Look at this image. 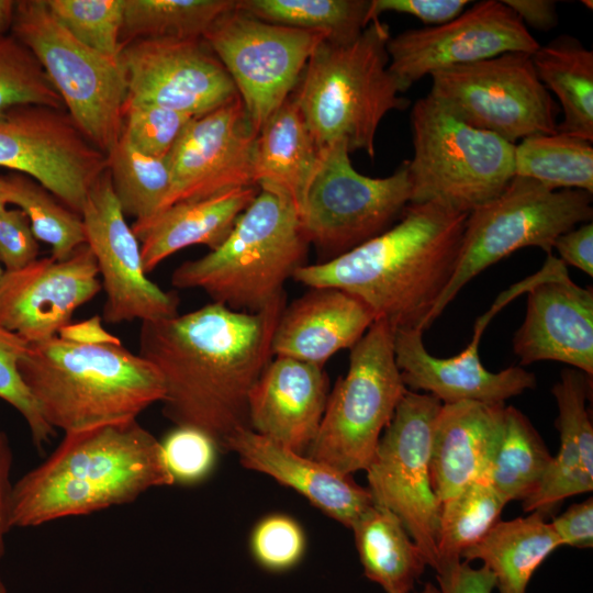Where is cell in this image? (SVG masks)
Wrapping results in <instances>:
<instances>
[{
	"instance_id": "6da1fadb",
	"label": "cell",
	"mask_w": 593,
	"mask_h": 593,
	"mask_svg": "<svg viewBox=\"0 0 593 593\" xmlns=\"http://www.w3.org/2000/svg\"><path fill=\"white\" fill-rule=\"evenodd\" d=\"M286 304V294L258 312L212 302L142 322L138 355L163 378V414L225 451L236 430L249 428L248 396L273 357L272 337Z\"/></svg>"
},
{
	"instance_id": "7a4b0ae2",
	"label": "cell",
	"mask_w": 593,
	"mask_h": 593,
	"mask_svg": "<svg viewBox=\"0 0 593 593\" xmlns=\"http://www.w3.org/2000/svg\"><path fill=\"white\" fill-rule=\"evenodd\" d=\"M467 216L435 203H410L382 234L335 258L305 264L292 278L353 294L393 331L424 332L454 275Z\"/></svg>"
},
{
	"instance_id": "3957f363",
	"label": "cell",
	"mask_w": 593,
	"mask_h": 593,
	"mask_svg": "<svg viewBox=\"0 0 593 593\" xmlns=\"http://www.w3.org/2000/svg\"><path fill=\"white\" fill-rule=\"evenodd\" d=\"M172 484L160 441L137 419L67 433L46 460L13 484L10 525L88 515Z\"/></svg>"
},
{
	"instance_id": "277c9868",
	"label": "cell",
	"mask_w": 593,
	"mask_h": 593,
	"mask_svg": "<svg viewBox=\"0 0 593 593\" xmlns=\"http://www.w3.org/2000/svg\"><path fill=\"white\" fill-rule=\"evenodd\" d=\"M19 370L46 423L65 434L137 419L165 395L158 370L121 343L55 336L29 344Z\"/></svg>"
},
{
	"instance_id": "5b68a950",
	"label": "cell",
	"mask_w": 593,
	"mask_h": 593,
	"mask_svg": "<svg viewBox=\"0 0 593 593\" xmlns=\"http://www.w3.org/2000/svg\"><path fill=\"white\" fill-rule=\"evenodd\" d=\"M390 37L376 19L356 40L324 38L311 55L292 96L321 153L344 143L372 158L382 119L407 107L389 70Z\"/></svg>"
},
{
	"instance_id": "8992f818",
	"label": "cell",
	"mask_w": 593,
	"mask_h": 593,
	"mask_svg": "<svg viewBox=\"0 0 593 593\" xmlns=\"http://www.w3.org/2000/svg\"><path fill=\"white\" fill-rule=\"evenodd\" d=\"M309 245L294 202L279 190L260 188L227 238L178 266L171 284L202 290L235 311L258 312L286 294L284 283L305 265Z\"/></svg>"
},
{
	"instance_id": "52a82bcc",
	"label": "cell",
	"mask_w": 593,
	"mask_h": 593,
	"mask_svg": "<svg viewBox=\"0 0 593 593\" xmlns=\"http://www.w3.org/2000/svg\"><path fill=\"white\" fill-rule=\"evenodd\" d=\"M411 127L413 157L405 165L412 204L468 214L515 177V144L467 124L428 94L414 103Z\"/></svg>"
},
{
	"instance_id": "ba28073f",
	"label": "cell",
	"mask_w": 593,
	"mask_h": 593,
	"mask_svg": "<svg viewBox=\"0 0 593 593\" xmlns=\"http://www.w3.org/2000/svg\"><path fill=\"white\" fill-rule=\"evenodd\" d=\"M592 193L552 190L515 176L501 194L468 213L454 275L430 315V324L490 266L529 246L552 254L561 234L592 222Z\"/></svg>"
},
{
	"instance_id": "9c48e42d",
	"label": "cell",
	"mask_w": 593,
	"mask_h": 593,
	"mask_svg": "<svg viewBox=\"0 0 593 593\" xmlns=\"http://www.w3.org/2000/svg\"><path fill=\"white\" fill-rule=\"evenodd\" d=\"M406 390L393 329L376 321L350 348L348 370L328 394L309 457L345 474L366 470Z\"/></svg>"
},
{
	"instance_id": "30bf717a",
	"label": "cell",
	"mask_w": 593,
	"mask_h": 593,
	"mask_svg": "<svg viewBox=\"0 0 593 593\" xmlns=\"http://www.w3.org/2000/svg\"><path fill=\"white\" fill-rule=\"evenodd\" d=\"M11 34L36 57L78 128L109 155L122 134L127 94L120 58L76 40L53 18L45 0L16 1Z\"/></svg>"
},
{
	"instance_id": "8fae6325",
	"label": "cell",
	"mask_w": 593,
	"mask_h": 593,
	"mask_svg": "<svg viewBox=\"0 0 593 593\" xmlns=\"http://www.w3.org/2000/svg\"><path fill=\"white\" fill-rule=\"evenodd\" d=\"M349 154L344 143L322 152L299 211L305 239L325 251L328 259L385 232L411 200L405 161L392 175L372 178L354 168Z\"/></svg>"
},
{
	"instance_id": "7c38bea8",
	"label": "cell",
	"mask_w": 593,
	"mask_h": 593,
	"mask_svg": "<svg viewBox=\"0 0 593 593\" xmlns=\"http://www.w3.org/2000/svg\"><path fill=\"white\" fill-rule=\"evenodd\" d=\"M441 404L430 394L406 390L366 469L373 503L400 518L433 569L441 503L432 484L430 456Z\"/></svg>"
},
{
	"instance_id": "4fadbf2b",
	"label": "cell",
	"mask_w": 593,
	"mask_h": 593,
	"mask_svg": "<svg viewBox=\"0 0 593 593\" xmlns=\"http://www.w3.org/2000/svg\"><path fill=\"white\" fill-rule=\"evenodd\" d=\"M428 92L467 124L512 144L558 132V105L529 54L505 53L433 72Z\"/></svg>"
},
{
	"instance_id": "5bb4252c",
	"label": "cell",
	"mask_w": 593,
	"mask_h": 593,
	"mask_svg": "<svg viewBox=\"0 0 593 593\" xmlns=\"http://www.w3.org/2000/svg\"><path fill=\"white\" fill-rule=\"evenodd\" d=\"M203 38L232 78L258 134L295 90L311 55L326 37L259 20L236 5Z\"/></svg>"
},
{
	"instance_id": "9a60e30c",
	"label": "cell",
	"mask_w": 593,
	"mask_h": 593,
	"mask_svg": "<svg viewBox=\"0 0 593 593\" xmlns=\"http://www.w3.org/2000/svg\"><path fill=\"white\" fill-rule=\"evenodd\" d=\"M0 168L30 177L81 215L91 188L108 170V155L64 110L22 105L0 120Z\"/></svg>"
},
{
	"instance_id": "2e32d148",
	"label": "cell",
	"mask_w": 593,
	"mask_h": 593,
	"mask_svg": "<svg viewBox=\"0 0 593 593\" xmlns=\"http://www.w3.org/2000/svg\"><path fill=\"white\" fill-rule=\"evenodd\" d=\"M539 43L499 0H483L437 26L407 30L387 44L389 70L405 92L433 72L505 53L533 55Z\"/></svg>"
},
{
	"instance_id": "e0dca14e",
	"label": "cell",
	"mask_w": 593,
	"mask_h": 593,
	"mask_svg": "<svg viewBox=\"0 0 593 593\" xmlns=\"http://www.w3.org/2000/svg\"><path fill=\"white\" fill-rule=\"evenodd\" d=\"M127 94L125 104H152L205 114L238 93L204 38H142L120 53Z\"/></svg>"
},
{
	"instance_id": "ac0fdd59",
	"label": "cell",
	"mask_w": 593,
	"mask_h": 593,
	"mask_svg": "<svg viewBox=\"0 0 593 593\" xmlns=\"http://www.w3.org/2000/svg\"><path fill=\"white\" fill-rule=\"evenodd\" d=\"M81 219L107 295L102 313L107 323L153 322L179 314L177 293L147 278L139 242L125 221L108 170L91 188Z\"/></svg>"
},
{
	"instance_id": "d6986e66",
	"label": "cell",
	"mask_w": 593,
	"mask_h": 593,
	"mask_svg": "<svg viewBox=\"0 0 593 593\" xmlns=\"http://www.w3.org/2000/svg\"><path fill=\"white\" fill-rule=\"evenodd\" d=\"M256 137L238 94L192 118L167 156L171 183L159 211L180 201L256 187L253 181Z\"/></svg>"
},
{
	"instance_id": "ffe728a7",
	"label": "cell",
	"mask_w": 593,
	"mask_h": 593,
	"mask_svg": "<svg viewBox=\"0 0 593 593\" xmlns=\"http://www.w3.org/2000/svg\"><path fill=\"white\" fill-rule=\"evenodd\" d=\"M527 307L513 337L519 366L559 361L593 377V289L581 287L548 254L526 291Z\"/></svg>"
},
{
	"instance_id": "44dd1931",
	"label": "cell",
	"mask_w": 593,
	"mask_h": 593,
	"mask_svg": "<svg viewBox=\"0 0 593 593\" xmlns=\"http://www.w3.org/2000/svg\"><path fill=\"white\" fill-rule=\"evenodd\" d=\"M96 259L87 244L68 258H37L4 271L0 281V327L29 344L51 339L71 322L75 311L102 289Z\"/></svg>"
},
{
	"instance_id": "7402d4cb",
	"label": "cell",
	"mask_w": 593,
	"mask_h": 593,
	"mask_svg": "<svg viewBox=\"0 0 593 593\" xmlns=\"http://www.w3.org/2000/svg\"><path fill=\"white\" fill-rule=\"evenodd\" d=\"M481 333L458 355L439 358L430 355L419 329L393 331V350L402 381L407 390L435 396L443 404L463 401L505 404L537 384L535 373L521 366L491 372L479 357Z\"/></svg>"
},
{
	"instance_id": "603a6c76",
	"label": "cell",
	"mask_w": 593,
	"mask_h": 593,
	"mask_svg": "<svg viewBox=\"0 0 593 593\" xmlns=\"http://www.w3.org/2000/svg\"><path fill=\"white\" fill-rule=\"evenodd\" d=\"M328 389L323 367L273 356L249 393V428L303 455L317 434Z\"/></svg>"
},
{
	"instance_id": "cb8c5ba5",
	"label": "cell",
	"mask_w": 593,
	"mask_h": 593,
	"mask_svg": "<svg viewBox=\"0 0 593 593\" xmlns=\"http://www.w3.org/2000/svg\"><path fill=\"white\" fill-rule=\"evenodd\" d=\"M225 451L236 452L245 468L266 473L295 490L346 527L351 528L373 503L369 490L357 484L351 474L296 454L250 428L236 430Z\"/></svg>"
},
{
	"instance_id": "d4e9b609",
	"label": "cell",
	"mask_w": 593,
	"mask_h": 593,
	"mask_svg": "<svg viewBox=\"0 0 593 593\" xmlns=\"http://www.w3.org/2000/svg\"><path fill=\"white\" fill-rule=\"evenodd\" d=\"M368 306L336 288L318 287L286 304L272 337V355L323 367L350 349L374 322Z\"/></svg>"
},
{
	"instance_id": "484cf974",
	"label": "cell",
	"mask_w": 593,
	"mask_h": 593,
	"mask_svg": "<svg viewBox=\"0 0 593 593\" xmlns=\"http://www.w3.org/2000/svg\"><path fill=\"white\" fill-rule=\"evenodd\" d=\"M505 404H441L436 416L430 478L440 503L481 480L501 438Z\"/></svg>"
},
{
	"instance_id": "4316f807",
	"label": "cell",
	"mask_w": 593,
	"mask_h": 593,
	"mask_svg": "<svg viewBox=\"0 0 593 593\" xmlns=\"http://www.w3.org/2000/svg\"><path fill=\"white\" fill-rule=\"evenodd\" d=\"M592 378L567 367L552 387L560 446L536 490L523 500L525 512L549 513L567 497L593 490V425L588 407Z\"/></svg>"
},
{
	"instance_id": "83f0119b",
	"label": "cell",
	"mask_w": 593,
	"mask_h": 593,
	"mask_svg": "<svg viewBox=\"0 0 593 593\" xmlns=\"http://www.w3.org/2000/svg\"><path fill=\"white\" fill-rule=\"evenodd\" d=\"M257 193L256 187L235 188L208 198L180 201L150 217L134 221L131 227L139 242L146 273L186 247L204 245L210 250L219 247Z\"/></svg>"
},
{
	"instance_id": "f1b7e54d",
	"label": "cell",
	"mask_w": 593,
	"mask_h": 593,
	"mask_svg": "<svg viewBox=\"0 0 593 593\" xmlns=\"http://www.w3.org/2000/svg\"><path fill=\"white\" fill-rule=\"evenodd\" d=\"M321 157L322 153L291 93L257 134L253 157L254 184L283 192L299 212Z\"/></svg>"
},
{
	"instance_id": "f546056e",
	"label": "cell",
	"mask_w": 593,
	"mask_h": 593,
	"mask_svg": "<svg viewBox=\"0 0 593 593\" xmlns=\"http://www.w3.org/2000/svg\"><path fill=\"white\" fill-rule=\"evenodd\" d=\"M546 514L499 521L475 545L461 553L467 562L482 560L495 578L499 593H527L539 566L561 545Z\"/></svg>"
},
{
	"instance_id": "4dcf8cb0",
	"label": "cell",
	"mask_w": 593,
	"mask_h": 593,
	"mask_svg": "<svg viewBox=\"0 0 593 593\" xmlns=\"http://www.w3.org/2000/svg\"><path fill=\"white\" fill-rule=\"evenodd\" d=\"M351 529L365 575L385 593H411L427 562L400 518L372 503Z\"/></svg>"
},
{
	"instance_id": "1f68e13d",
	"label": "cell",
	"mask_w": 593,
	"mask_h": 593,
	"mask_svg": "<svg viewBox=\"0 0 593 593\" xmlns=\"http://www.w3.org/2000/svg\"><path fill=\"white\" fill-rule=\"evenodd\" d=\"M536 75L562 108L558 132L593 142V52L561 35L530 55Z\"/></svg>"
},
{
	"instance_id": "d6a6232c",
	"label": "cell",
	"mask_w": 593,
	"mask_h": 593,
	"mask_svg": "<svg viewBox=\"0 0 593 593\" xmlns=\"http://www.w3.org/2000/svg\"><path fill=\"white\" fill-rule=\"evenodd\" d=\"M551 459L530 421L516 407L505 406L501 438L481 480L506 504L523 501L536 490Z\"/></svg>"
},
{
	"instance_id": "836d02e7",
	"label": "cell",
	"mask_w": 593,
	"mask_h": 593,
	"mask_svg": "<svg viewBox=\"0 0 593 593\" xmlns=\"http://www.w3.org/2000/svg\"><path fill=\"white\" fill-rule=\"evenodd\" d=\"M371 0H237V9L259 20L348 43L372 21Z\"/></svg>"
},
{
	"instance_id": "e575fe53",
	"label": "cell",
	"mask_w": 593,
	"mask_h": 593,
	"mask_svg": "<svg viewBox=\"0 0 593 593\" xmlns=\"http://www.w3.org/2000/svg\"><path fill=\"white\" fill-rule=\"evenodd\" d=\"M514 174L552 189L593 193L592 142L557 132L515 144Z\"/></svg>"
},
{
	"instance_id": "d590c367",
	"label": "cell",
	"mask_w": 593,
	"mask_h": 593,
	"mask_svg": "<svg viewBox=\"0 0 593 593\" xmlns=\"http://www.w3.org/2000/svg\"><path fill=\"white\" fill-rule=\"evenodd\" d=\"M237 0H125L123 46L142 38H203Z\"/></svg>"
},
{
	"instance_id": "8d00e7d4",
	"label": "cell",
	"mask_w": 593,
	"mask_h": 593,
	"mask_svg": "<svg viewBox=\"0 0 593 593\" xmlns=\"http://www.w3.org/2000/svg\"><path fill=\"white\" fill-rule=\"evenodd\" d=\"M506 503L484 480H478L441 503L437 536V571L461 560L499 522Z\"/></svg>"
},
{
	"instance_id": "74e56055",
	"label": "cell",
	"mask_w": 593,
	"mask_h": 593,
	"mask_svg": "<svg viewBox=\"0 0 593 593\" xmlns=\"http://www.w3.org/2000/svg\"><path fill=\"white\" fill-rule=\"evenodd\" d=\"M108 171L124 215L138 221L159 211L171 183L167 157L148 156L121 135L108 155Z\"/></svg>"
},
{
	"instance_id": "f35d334b",
	"label": "cell",
	"mask_w": 593,
	"mask_h": 593,
	"mask_svg": "<svg viewBox=\"0 0 593 593\" xmlns=\"http://www.w3.org/2000/svg\"><path fill=\"white\" fill-rule=\"evenodd\" d=\"M7 180L10 204L26 214L36 239L52 247L53 258L66 259L86 244L81 215L25 175L12 172Z\"/></svg>"
},
{
	"instance_id": "ab89813d",
	"label": "cell",
	"mask_w": 593,
	"mask_h": 593,
	"mask_svg": "<svg viewBox=\"0 0 593 593\" xmlns=\"http://www.w3.org/2000/svg\"><path fill=\"white\" fill-rule=\"evenodd\" d=\"M64 103L33 53L12 34L0 37V120L16 107Z\"/></svg>"
},
{
	"instance_id": "60d3db41",
	"label": "cell",
	"mask_w": 593,
	"mask_h": 593,
	"mask_svg": "<svg viewBox=\"0 0 593 593\" xmlns=\"http://www.w3.org/2000/svg\"><path fill=\"white\" fill-rule=\"evenodd\" d=\"M53 18L76 40L109 57L123 48L125 0H45Z\"/></svg>"
},
{
	"instance_id": "b9f144b4",
	"label": "cell",
	"mask_w": 593,
	"mask_h": 593,
	"mask_svg": "<svg viewBox=\"0 0 593 593\" xmlns=\"http://www.w3.org/2000/svg\"><path fill=\"white\" fill-rule=\"evenodd\" d=\"M27 346L29 343L22 337L0 327V399L20 413L34 446L43 450L55 430L42 416L19 370V361Z\"/></svg>"
},
{
	"instance_id": "7bdbcfd3",
	"label": "cell",
	"mask_w": 593,
	"mask_h": 593,
	"mask_svg": "<svg viewBox=\"0 0 593 593\" xmlns=\"http://www.w3.org/2000/svg\"><path fill=\"white\" fill-rule=\"evenodd\" d=\"M192 118L152 104H124L121 135L139 152L165 158Z\"/></svg>"
},
{
	"instance_id": "ee69618b",
	"label": "cell",
	"mask_w": 593,
	"mask_h": 593,
	"mask_svg": "<svg viewBox=\"0 0 593 593\" xmlns=\"http://www.w3.org/2000/svg\"><path fill=\"white\" fill-rule=\"evenodd\" d=\"M250 547L260 567L281 572L299 563L304 553L305 537L293 518L275 514L262 518L255 526Z\"/></svg>"
},
{
	"instance_id": "f6af8a7d",
	"label": "cell",
	"mask_w": 593,
	"mask_h": 593,
	"mask_svg": "<svg viewBox=\"0 0 593 593\" xmlns=\"http://www.w3.org/2000/svg\"><path fill=\"white\" fill-rule=\"evenodd\" d=\"M160 445L174 482L181 484H193L205 479L214 467L219 450L208 435L186 426H177Z\"/></svg>"
},
{
	"instance_id": "bcb514c9",
	"label": "cell",
	"mask_w": 593,
	"mask_h": 593,
	"mask_svg": "<svg viewBox=\"0 0 593 593\" xmlns=\"http://www.w3.org/2000/svg\"><path fill=\"white\" fill-rule=\"evenodd\" d=\"M40 245L26 214L7 209L0 216V262L4 271L22 269L38 258Z\"/></svg>"
},
{
	"instance_id": "7dc6e473",
	"label": "cell",
	"mask_w": 593,
	"mask_h": 593,
	"mask_svg": "<svg viewBox=\"0 0 593 593\" xmlns=\"http://www.w3.org/2000/svg\"><path fill=\"white\" fill-rule=\"evenodd\" d=\"M468 0H371V20L384 12H395L415 16L434 26L451 21L461 14Z\"/></svg>"
},
{
	"instance_id": "c3c4849f",
	"label": "cell",
	"mask_w": 593,
	"mask_h": 593,
	"mask_svg": "<svg viewBox=\"0 0 593 593\" xmlns=\"http://www.w3.org/2000/svg\"><path fill=\"white\" fill-rule=\"evenodd\" d=\"M436 578L443 593H492L495 589L494 574L485 566L473 568L461 560L440 567Z\"/></svg>"
},
{
	"instance_id": "681fc988",
	"label": "cell",
	"mask_w": 593,
	"mask_h": 593,
	"mask_svg": "<svg viewBox=\"0 0 593 593\" xmlns=\"http://www.w3.org/2000/svg\"><path fill=\"white\" fill-rule=\"evenodd\" d=\"M550 524L562 546L591 548L593 546V499L589 497L570 505Z\"/></svg>"
},
{
	"instance_id": "f907efd6",
	"label": "cell",
	"mask_w": 593,
	"mask_h": 593,
	"mask_svg": "<svg viewBox=\"0 0 593 593\" xmlns=\"http://www.w3.org/2000/svg\"><path fill=\"white\" fill-rule=\"evenodd\" d=\"M553 248L558 251L560 260L567 266L571 265L590 277H593V224L583 223L561 234L555 242Z\"/></svg>"
},
{
	"instance_id": "816d5d0a",
	"label": "cell",
	"mask_w": 593,
	"mask_h": 593,
	"mask_svg": "<svg viewBox=\"0 0 593 593\" xmlns=\"http://www.w3.org/2000/svg\"><path fill=\"white\" fill-rule=\"evenodd\" d=\"M13 462L12 448L8 435L0 430V559L5 552V536L11 529V494L10 472Z\"/></svg>"
},
{
	"instance_id": "f5cc1de1",
	"label": "cell",
	"mask_w": 593,
	"mask_h": 593,
	"mask_svg": "<svg viewBox=\"0 0 593 593\" xmlns=\"http://www.w3.org/2000/svg\"><path fill=\"white\" fill-rule=\"evenodd\" d=\"M527 27L549 31L558 23L557 2L551 0H503Z\"/></svg>"
},
{
	"instance_id": "db71d44e",
	"label": "cell",
	"mask_w": 593,
	"mask_h": 593,
	"mask_svg": "<svg viewBox=\"0 0 593 593\" xmlns=\"http://www.w3.org/2000/svg\"><path fill=\"white\" fill-rule=\"evenodd\" d=\"M57 336L61 339L78 344H119L121 340L107 332L101 318L93 316L79 322H70L64 326Z\"/></svg>"
},
{
	"instance_id": "11a10c76",
	"label": "cell",
	"mask_w": 593,
	"mask_h": 593,
	"mask_svg": "<svg viewBox=\"0 0 593 593\" xmlns=\"http://www.w3.org/2000/svg\"><path fill=\"white\" fill-rule=\"evenodd\" d=\"M16 1L0 0V37L12 31L15 16Z\"/></svg>"
},
{
	"instance_id": "9f6ffc18",
	"label": "cell",
	"mask_w": 593,
	"mask_h": 593,
	"mask_svg": "<svg viewBox=\"0 0 593 593\" xmlns=\"http://www.w3.org/2000/svg\"><path fill=\"white\" fill-rule=\"evenodd\" d=\"M9 202V184L7 176H0V216L8 209Z\"/></svg>"
},
{
	"instance_id": "6f0895ef",
	"label": "cell",
	"mask_w": 593,
	"mask_h": 593,
	"mask_svg": "<svg viewBox=\"0 0 593 593\" xmlns=\"http://www.w3.org/2000/svg\"><path fill=\"white\" fill-rule=\"evenodd\" d=\"M417 593H443L440 589L433 583H426L424 589Z\"/></svg>"
},
{
	"instance_id": "680465c9",
	"label": "cell",
	"mask_w": 593,
	"mask_h": 593,
	"mask_svg": "<svg viewBox=\"0 0 593 593\" xmlns=\"http://www.w3.org/2000/svg\"><path fill=\"white\" fill-rule=\"evenodd\" d=\"M0 593H8L7 588H5V584H4L3 580H2L1 574H0Z\"/></svg>"
},
{
	"instance_id": "91938a15",
	"label": "cell",
	"mask_w": 593,
	"mask_h": 593,
	"mask_svg": "<svg viewBox=\"0 0 593 593\" xmlns=\"http://www.w3.org/2000/svg\"><path fill=\"white\" fill-rule=\"evenodd\" d=\"M582 3H584L588 8L590 7V9H592V1H581Z\"/></svg>"
},
{
	"instance_id": "94428289",
	"label": "cell",
	"mask_w": 593,
	"mask_h": 593,
	"mask_svg": "<svg viewBox=\"0 0 593 593\" xmlns=\"http://www.w3.org/2000/svg\"><path fill=\"white\" fill-rule=\"evenodd\" d=\"M3 273H4V269L2 268V265L0 262V281L2 279Z\"/></svg>"
}]
</instances>
